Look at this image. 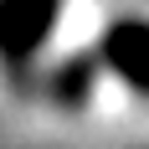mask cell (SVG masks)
I'll return each mask as SVG.
<instances>
[{"label":"cell","instance_id":"7a4b0ae2","mask_svg":"<svg viewBox=\"0 0 149 149\" xmlns=\"http://www.w3.org/2000/svg\"><path fill=\"white\" fill-rule=\"evenodd\" d=\"M98 67L149 98V21H113L98 41Z\"/></svg>","mask_w":149,"mask_h":149},{"label":"cell","instance_id":"3957f363","mask_svg":"<svg viewBox=\"0 0 149 149\" xmlns=\"http://www.w3.org/2000/svg\"><path fill=\"white\" fill-rule=\"evenodd\" d=\"M93 82H98V52H77V57H67L52 72V82H46V93H52V103L62 108H82L88 103Z\"/></svg>","mask_w":149,"mask_h":149},{"label":"cell","instance_id":"6da1fadb","mask_svg":"<svg viewBox=\"0 0 149 149\" xmlns=\"http://www.w3.org/2000/svg\"><path fill=\"white\" fill-rule=\"evenodd\" d=\"M57 10L62 0H0V67H5V77H15V82L31 77V62L41 52L46 31L57 26Z\"/></svg>","mask_w":149,"mask_h":149}]
</instances>
